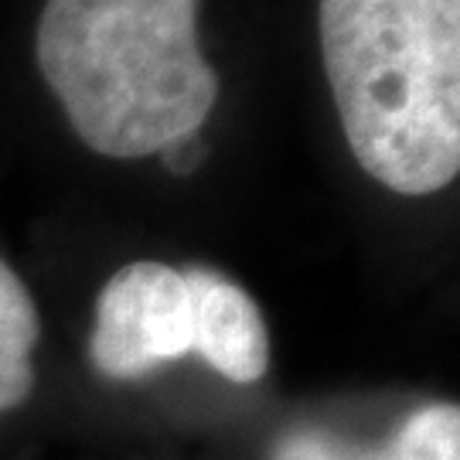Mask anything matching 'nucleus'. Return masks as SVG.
<instances>
[{"mask_svg":"<svg viewBox=\"0 0 460 460\" xmlns=\"http://www.w3.org/2000/svg\"><path fill=\"white\" fill-rule=\"evenodd\" d=\"M324 72L345 140L395 195L460 171V0H321Z\"/></svg>","mask_w":460,"mask_h":460,"instance_id":"1","label":"nucleus"},{"mask_svg":"<svg viewBox=\"0 0 460 460\" xmlns=\"http://www.w3.org/2000/svg\"><path fill=\"white\" fill-rule=\"evenodd\" d=\"M191 355V294L181 270L140 260L116 270L96 296L89 362L99 376L144 378Z\"/></svg>","mask_w":460,"mask_h":460,"instance_id":"2","label":"nucleus"},{"mask_svg":"<svg viewBox=\"0 0 460 460\" xmlns=\"http://www.w3.org/2000/svg\"><path fill=\"white\" fill-rule=\"evenodd\" d=\"M191 294V351L218 376L252 385L270 365V334L256 300L208 266L181 270Z\"/></svg>","mask_w":460,"mask_h":460,"instance_id":"3","label":"nucleus"},{"mask_svg":"<svg viewBox=\"0 0 460 460\" xmlns=\"http://www.w3.org/2000/svg\"><path fill=\"white\" fill-rule=\"evenodd\" d=\"M273 460H460V410L454 402H429L410 412L382 444L296 429L279 440Z\"/></svg>","mask_w":460,"mask_h":460,"instance_id":"4","label":"nucleus"},{"mask_svg":"<svg viewBox=\"0 0 460 460\" xmlns=\"http://www.w3.org/2000/svg\"><path fill=\"white\" fill-rule=\"evenodd\" d=\"M41 338V321L28 287L0 260V412L17 410L34 393L31 351Z\"/></svg>","mask_w":460,"mask_h":460,"instance_id":"5","label":"nucleus"},{"mask_svg":"<svg viewBox=\"0 0 460 460\" xmlns=\"http://www.w3.org/2000/svg\"><path fill=\"white\" fill-rule=\"evenodd\" d=\"M161 161H164V167L167 171H174V174H191V171L205 161V147L195 144V140H188V144H174V147L161 150Z\"/></svg>","mask_w":460,"mask_h":460,"instance_id":"6","label":"nucleus"}]
</instances>
